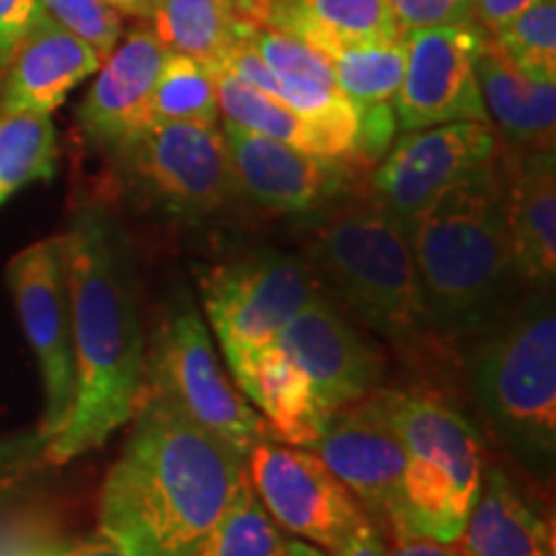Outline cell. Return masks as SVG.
<instances>
[{
	"instance_id": "8",
	"label": "cell",
	"mask_w": 556,
	"mask_h": 556,
	"mask_svg": "<svg viewBox=\"0 0 556 556\" xmlns=\"http://www.w3.org/2000/svg\"><path fill=\"white\" fill-rule=\"evenodd\" d=\"M317 294L309 268L281 253H253L201 276L204 309L229 368L274 345Z\"/></svg>"
},
{
	"instance_id": "7",
	"label": "cell",
	"mask_w": 556,
	"mask_h": 556,
	"mask_svg": "<svg viewBox=\"0 0 556 556\" xmlns=\"http://www.w3.org/2000/svg\"><path fill=\"white\" fill-rule=\"evenodd\" d=\"M142 389L160 394L206 433L229 443L242 458L258 441L274 438L266 420L222 371L204 319L191 302L173 304L165 315L144 368Z\"/></svg>"
},
{
	"instance_id": "31",
	"label": "cell",
	"mask_w": 556,
	"mask_h": 556,
	"mask_svg": "<svg viewBox=\"0 0 556 556\" xmlns=\"http://www.w3.org/2000/svg\"><path fill=\"white\" fill-rule=\"evenodd\" d=\"M37 5L62 29L86 41L90 50L99 52L101 60L119 45L124 21L122 13L106 0H37Z\"/></svg>"
},
{
	"instance_id": "14",
	"label": "cell",
	"mask_w": 556,
	"mask_h": 556,
	"mask_svg": "<svg viewBox=\"0 0 556 556\" xmlns=\"http://www.w3.org/2000/svg\"><path fill=\"white\" fill-rule=\"evenodd\" d=\"M309 451L343 482L371 516H394L400 503L407 451L392 415L389 389L332 409Z\"/></svg>"
},
{
	"instance_id": "6",
	"label": "cell",
	"mask_w": 556,
	"mask_h": 556,
	"mask_svg": "<svg viewBox=\"0 0 556 556\" xmlns=\"http://www.w3.org/2000/svg\"><path fill=\"white\" fill-rule=\"evenodd\" d=\"M471 384L486 417L523 462L552 469L556 456V312L546 289L479 345Z\"/></svg>"
},
{
	"instance_id": "23",
	"label": "cell",
	"mask_w": 556,
	"mask_h": 556,
	"mask_svg": "<svg viewBox=\"0 0 556 556\" xmlns=\"http://www.w3.org/2000/svg\"><path fill=\"white\" fill-rule=\"evenodd\" d=\"M266 26L307 39L317 50L384 45L405 34L389 0H276Z\"/></svg>"
},
{
	"instance_id": "41",
	"label": "cell",
	"mask_w": 556,
	"mask_h": 556,
	"mask_svg": "<svg viewBox=\"0 0 556 556\" xmlns=\"http://www.w3.org/2000/svg\"><path fill=\"white\" fill-rule=\"evenodd\" d=\"M109 5H114L122 16H135V18H150L152 9H155V0H106Z\"/></svg>"
},
{
	"instance_id": "32",
	"label": "cell",
	"mask_w": 556,
	"mask_h": 556,
	"mask_svg": "<svg viewBox=\"0 0 556 556\" xmlns=\"http://www.w3.org/2000/svg\"><path fill=\"white\" fill-rule=\"evenodd\" d=\"M402 31L475 24V0H389Z\"/></svg>"
},
{
	"instance_id": "10",
	"label": "cell",
	"mask_w": 556,
	"mask_h": 556,
	"mask_svg": "<svg viewBox=\"0 0 556 556\" xmlns=\"http://www.w3.org/2000/svg\"><path fill=\"white\" fill-rule=\"evenodd\" d=\"M18 323L39 361L45 379V420L39 430L47 438L60 435L75 405V348L73 309L65 266V238L39 240L21 250L5 270Z\"/></svg>"
},
{
	"instance_id": "42",
	"label": "cell",
	"mask_w": 556,
	"mask_h": 556,
	"mask_svg": "<svg viewBox=\"0 0 556 556\" xmlns=\"http://www.w3.org/2000/svg\"><path fill=\"white\" fill-rule=\"evenodd\" d=\"M287 556H328V554H323L315 546L302 544V541H289V544H287Z\"/></svg>"
},
{
	"instance_id": "33",
	"label": "cell",
	"mask_w": 556,
	"mask_h": 556,
	"mask_svg": "<svg viewBox=\"0 0 556 556\" xmlns=\"http://www.w3.org/2000/svg\"><path fill=\"white\" fill-rule=\"evenodd\" d=\"M47 443H50V438L41 430H34L31 435L0 441V490L24 479L39 462H45Z\"/></svg>"
},
{
	"instance_id": "34",
	"label": "cell",
	"mask_w": 556,
	"mask_h": 556,
	"mask_svg": "<svg viewBox=\"0 0 556 556\" xmlns=\"http://www.w3.org/2000/svg\"><path fill=\"white\" fill-rule=\"evenodd\" d=\"M37 0H0V67L37 16Z\"/></svg>"
},
{
	"instance_id": "39",
	"label": "cell",
	"mask_w": 556,
	"mask_h": 556,
	"mask_svg": "<svg viewBox=\"0 0 556 556\" xmlns=\"http://www.w3.org/2000/svg\"><path fill=\"white\" fill-rule=\"evenodd\" d=\"M54 556H129V554L124 552L116 541H111L101 533L99 539L83 541V544H75V546H62Z\"/></svg>"
},
{
	"instance_id": "16",
	"label": "cell",
	"mask_w": 556,
	"mask_h": 556,
	"mask_svg": "<svg viewBox=\"0 0 556 556\" xmlns=\"http://www.w3.org/2000/svg\"><path fill=\"white\" fill-rule=\"evenodd\" d=\"M276 345L307 377L325 413L364 397L381 381L379 351L358 336L330 299L317 294L278 336Z\"/></svg>"
},
{
	"instance_id": "3",
	"label": "cell",
	"mask_w": 556,
	"mask_h": 556,
	"mask_svg": "<svg viewBox=\"0 0 556 556\" xmlns=\"http://www.w3.org/2000/svg\"><path fill=\"white\" fill-rule=\"evenodd\" d=\"M497 160L441 193L407 227L428 317L443 330L482 328L516 276Z\"/></svg>"
},
{
	"instance_id": "29",
	"label": "cell",
	"mask_w": 556,
	"mask_h": 556,
	"mask_svg": "<svg viewBox=\"0 0 556 556\" xmlns=\"http://www.w3.org/2000/svg\"><path fill=\"white\" fill-rule=\"evenodd\" d=\"M287 544L281 526L268 516L248 482L193 556H287Z\"/></svg>"
},
{
	"instance_id": "28",
	"label": "cell",
	"mask_w": 556,
	"mask_h": 556,
	"mask_svg": "<svg viewBox=\"0 0 556 556\" xmlns=\"http://www.w3.org/2000/svg\"><path fill=\"white\" fill-rule=\"evenodd\" d=\"M323 52L340 93L356 111L394 101L405 73V34L384 45H332Z\"/></svg>"
},
{
	"instance_id": "35",
	"label": "cell",
	"mask_w": 556,
	"mask_h": 556,
	"mask_svg": "<svg viewBox=\"0 0 556 556\" xmlns=\"http://www.w3.org/2000/svg\"><path fill=\"white\" fill-rule=\"evenodd\" d=\"M60 548L34 528H0V556H54Z\"/></svg>"
},
{
	"instance_id": "2",
	"label": "cell",
	"mask_w": 556,
	"mask_h": 556,
	"mask_svg": "<svg viewBox=\"0 0 556 556\" xmlns=\"http://www.w3.org/2000/svg\"><path fill=\"white\" fill-rule=\"evenodd\" d=\"M62 238L78 384L65 428L47 443L50 464L101 448L129 422L148 368L137 276L119 229L101 208H83Z\"/></svg>"
},
{
	"instance_id": "27",
	"label": "cell",
	"mask_w": 556,
	"mask_h": 556,
	"mask_svg": "<svg viewBox=\"0 0 556 556\" xmlns=\"http://www.w3.org/2000/svg\"><path fill=\"white\" fill-rule=\"evenodd\" d=\"M219 96L217 73L186 54L168 52L152 86L144 127L148 124H217Z\"/></svg>"
},
{
	"instance_id": "4",
	"label": "cell",
	"mask_w": 556,
	"mask_h": 556,
	"mask_svg": "<svg viewBox=\"0 0 556 556\" xmlns=\"http://www.w3.org/2000/svg\"><path fill=\"white\" fill-rule=\"evenodd\" d=\"M307 255L356 317L381 336L402 340L430 323L407 227L377 199L332 204L309 227Z\"/></svg>"
},
{
	"instance_id": "11",
	"label": "cell",
	"mask_w": 556,
	"mask_h": 556,
	"mask_svg": "<svg viewBox=\"0 0 556 556\" xmlns=\"http://www.w3.org/2000/svg\"><path fill=\"white\" fill-rule=\"evenodd\" d=\"M248 482L268 516L299 539L338 554L366 523L351 490L309 448L258 441L245 456Z\"/></svg>"
},
{
	"instance_id": "25",
	"label": "cell",
	"mask_w": 556,
	"mask_h": 556,
	"mask_svg": "<svg viewBox=\"0 0 556 556\" xmlns=\"http://www.w3.org/2000/svg\"><path fill=\"white\" fill-rule=\"evenodd\" d=\"M217 96L219 116H225V122L235 124V127L291 144V148L315 152V155L340 157L338 148L323 129L302 119L289 106H283L281 101H276L274 96L248 86V83L225 73V70L217 73Z\"/></svg>"
},
{
	"instance_id": "9",
	"label": "cell",
	"mask_w": 556,
	"mask_h": 556,
	"mask_svg": "<svg viewBox=\"0 0 556 556\" xmlns=\"http://www.w3.org/2000/svg\"><path fill=\"white\" fill-rule=\"evenodd\" d=\"M124 176L178 217L214 214L235 197L217 124H148L114 150Z\"/></svg>"
},
{
	"instance_id": "30",
	"label": "cell",
	"mask_w": 556,
	"mask_h": 556,
	"mask_svg": "<svg viewBox=\"0 0 556 556\" xmlns=\"http://www.w3.org/2000/svg\"><path fill=\"white\" fill-rule=\"evenodd\" d=\"M486 37L526 75L556 80V0H539Z\"/></svg>"
},
{
	"instance_id": "40",
	"label": "cell",
	"mask_w": 556,
	"mask_h": 556,
	"mask_svg": "<svg viewBox=\"0 0 556 556\" xmlns=\"http://www.w3.org/2000/svg\"><path fill=\"white\" fill-rule=\"evenodd\" d=\"M238 16L250 26H266L276 0H229Z\"/></svg>"
},
{
	"instance_id": "12",
	"label": "cell",
	"mask_w": 556,
	"mask_h": 556,
	"mask_svg": "<svg viewBox=\"0 0 556 556\" xmlns=\"http://www.w3.org/2000/svg\"><path fill=\"white\" fill-rule=\"evenodd\" d=\"M500 152L503 142L490 122H451L405 131L374 168L368 197L409 227L441 193L495 163Z\"/></svg>"
},
{
	"instance_id": "20",
	"label": "cell",
	"mask_w": 556,
	"mask_h": 556,
	"mask_svg": "<svg viewBox=\"0 0 556 556\" xmlns=\"http://www.w3.org/2000/svg\"><path fill=\"white\" fill-rule=\"evenodd\" d=\"M475 73L486 111L505 150H554L556 80L526 75L486 34L475 52Z\"/></svg>"
},
{
	"instance_id": "38",
	"label": "cell",
	"mask_w": 556,
	"mask_h": 556,
	"mask_svg": "<svg viewBox=\"0 0 556 556\" xmlns=\"http://www.w3.org/2000/svg\"><path fill=\"white\" fill-rule=\"evenodd\" d=\"M332 556H389L387 541L381 539L374 523H361L351 539L345 541L343 548Z\"/></svg>"
},
{
	"instance_id": "1",
	"label": "cell",
	"mask_w": 556,
	"mask_h": 556,
	"mask_svg": "<svg viewBox=\"0 0 556 556\" xmlns=\"http://www.w3.org/2000/svg\"><path fill=\"white\" fill-rule=\"evenodd\" d=\"M101 490V533L129 556H193L248 484L245 458L142 389Z\"/></svg>"
},
{
	"instance_id": "36",
	"label": "cell",
	"mask_w": 556,
	"mask_h": 556,
	"mask_svg": "<svg viewBox=\"0 0 556 556\" xmlns=\"http://www.w3.org/2000/svg\"><path fill=\"white\" fill-rule=\"evenodd\" d=\"M533 3L539 0H475V26L490 34Z\"/></svg>"
},
{
	"instance_id": "37",
	"label": "cell",
	"mask_w": 556,
	"mask_h": 556,
	"mask_svg": "<svg viewBox=\"0 0 556 556\" xmlns=\"http://www.w3.org/2000/svg\"><path fill=\"white\" fill-rule=\"evenodd\" d=\"M389 556H467L458 546L446 541H433L426 536H413V533L394 531V544L389 548Z\"/></svg>"
},
{
	"instance_id": "26",
	"label": "cell",
	"mask_w": 556,
	"mask_h": 556,
	"mask_svg": "<svg viewBox=\"0 0 556 556\" xmlns=\"http://www.w3.org/2000/svg\"><path fill=\"white\" fill-rule=\"evenodd\" d=\"M58 170V129L50 114H0V206Z\"/></svg>"
},
{
	"instance_id": "15",
	"label": "cell",
	"mask_w": 556,
	"mask_h": 556,
	"mask_svg": "<svg viewBox=\"0 0 556 556\" xmlns=\"http://www.w3.org/2000/svg\"><path fill=\"white\" fill-rule=\"evenodd\" d=\"M235 193L270 212L304 214L338 204L353 189L356 165L291 148L263 135L222 124Z\"/></svg>"
},
{
	"instance_id": "22",
	"label": "cell",
	"mask_w": 556,
	"mask_h": 556,
	"mask_svg": "<svg viewBox=\"0 0 556 556\" xmlns=\"http://www.w3.org/2000/svg\"><path fill=\"white\" fill-rule=\"evenodd\" d=\"M458 541L467 556H556L552 523L520 497L500 469L484 475Z\"/></svg>"
},
{
	"instance_id": "18",
	"label": "cell",
	"mask_w": 556,
	"mask_h": 556,
	"mask_svg": "<svg viewBox=\"0 0 556 556\" xmlns=\"http://www.w3.org/2000/svg\"><path fill=\"white\" fill-rule=\"evenodd\" d=\"M503 208L516 276L546 289L556 276V160L554 150L500 152Z\"/></svg>"
},
{
	"instance_id": "17",
	"label": "cell",
	"mask_w": 556,
	"mask_h": 556,
	"mask_svg": "<svg viewBox=\"0 0 556 556\" xmlns=\"http://www.w3.org/2000/svg\"><path fill=\"white\" fill-rule=\"evenodd\" d=\"M99 52L37 11L29 29L0 67V114H52L67 93L101 65Z\"/></svg>"
},
{
	"instance_id": "21",
	"label": "cell",
	"mask_w": 556,
	"mask_h": 556,
	"mask_svg": "<svg viewBox=\"0 0 556 556\" xmlns=\"http://www.w3.org/2000/svg\"><path fill=\"white\" fill-rule=\"evenodd\" d=\"M229 371L245 400L258 405L276 441L296 448L315 446L330 415L319 407L307 377L281 348L276 343L261 348Z\"/></svg>"
},
{
	"instance_id": "19",
	"label": "cell",
	"mask_w": 556,
	"mask_h": 556,
	"mask_svg": "<svg viewBox=\"0 0 556 556\" xmlns=\"http://www.w3.org/2000/svg\"><path fill=\"white\" fill-rule=\"evenodd\" d=\"M165 54L168 50L150 29L129 31L109 52L78 109V124L90 144L114 152L144 127V111Z\"/></svg>"
},
{
	"instance_id": "24",
	"label": "cell",
	"mask_w": 556,
	"mask_h": 556,
	"mask_svg": "<svg viewBox=\"0 0 556 556\" xmlns=\"http://www.w3.org/2000/svg\"><path fill=\"white\" fill-rule=\"evenodd\" d=\"M148 21L165 50L186 54L212 73H219L227 54L255 29L229 0H155Z\"/></svg>"
},
{
	"instance_id": "5",
	"label": "cell",
	"mask_w": 556,
	"mask_h": 556,
	"mask_svg": "<svg viewBox=\"0 0 556 556\" xmlns=\"http://www.w3.org/2000/svg\"><path fill=\"white\" fill-rule=\"evenodd\" d=\"M407 462L392 531L454 544L484 479L482 443L454 405L426 387L389 389Z\"/></svg>"
},
{
	"instance_id": "13",
	"label": "cell",
	"mask_w": 556,
	"mask_h": 556,
	"mask_svg": "<svg viewBox=\"0 0 556 556\" xmlns=\"http://www.w3.org/2000/svg\"><path fill=\"white\" fill-rule=\"evenodd\" d=\"M482 34L475 24L405 31V73L392 101L402 131L451 122H486L475 73Z\"/></svg>"
}]
</instances>
